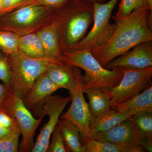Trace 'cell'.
Wrapping results in <instances>:
<instances>
[{"label":"cell","instance_id":"23","mask_svg":"<svg viewBox=\"0 0 152 152\" xmlns=\"http://www.w3.org/2000/svg\"><path fill=\"white\" fill-rule=\"evenodd\" d=\"M19 37L14 33L0 30V50L6 56L19 51Z\"/></svg>","mask_w":152,"mask_h":152},{"label":"cell","instance_id":"34","mask_svg":"<svg viewBox=\"0 0 152 152\" xmlns=\"http://www.w3.org/2000/svg\"><path fill=\"white\" fill-rule=\"evenodd\" d=\"M148 1L150 10H151V11H152V0H148Z\"/></svg>","mask_w":152,"mask_h":152},{"label":"cell","instance_id":"4","mask_svg":"<svg viewBox=\"0 0 152 152\" xmlns=\"http://www.w3.org/2000/svg\"><path fill=\"white\" fill-rule=\"evenodd\" d=\"M63 62L83 69V89L99 87L111 90L116 86L122 78L124 72L119 69H108L103 67L88 50H75L62 54Z\"/></svg>","mask_w":152,"mask_h":152},{"label":"cell","instance_id":"33","mask_svg":"<svg viewBox=\"0 0 152 152\" xmlns=\"http://www.w3.org/2000/svg\"><path fill=\"white\" fill-rule=\"evenodd\" d=\"M86 1H88L92 3L94 2L103 3L106 0H86Z\"/></svg>","mask_w":152,"mask_h":152},{"label":"cell","instance_id":"11","mask_svg":"<svg viewBox=\"0 0 152 152\" xmlns=\"http://www.w3.org/2000/svg\"><path fill=\"white\" fill-rule=\"evenodd\" d=\"M89 137L121 145L142 147L152 152V140L145 137L139 132L131 118L108 130L93 134Z\"/></svg>","mask_w":152,"mask_h":152},{"label":"cell","instance_id":"25","mask_svg":"<svg viewBox=\"0 0 152 152\" xmlns=\"http://www.w3.org/2000/svg\"><path fill=\"white\" fill-rule=\"evenodd\" d=\"M148 6L149 7L148 0H121L118 12L113 18L114 20L124 18L134 11Z\"/></svg>","mask_w":152,"mask_h":152},{"label":"cell","instance_id":"8","mask_svg":"<svg viewBox=\"0 0 152 152\" xmlns=\"http://www.w3.org/2000/svg\"><path fill=\"white\" fill-rule=\"evenodd\" d=\"M1 108L12 116L18 125L22 135L19 151H31L35 143L34 136L43 117L36 119L25 105L23 100L13 94L10 91Z\"/></svg>","mask_w":152,"mask_h":152},{"label":"cell","instance_id":"19","mask_svg":"<svg viewBox=\"0 0 152 152\" xmlns=\"http://www.w3.org/2000/svg\"><path fill=\"white\" fill-rule=\"evenodd\" d=\"M133 115L109 109L94 118L90 128L89 137L94 133L108 130Z\"/></svg>","mask_w":152,"mask_h":152},{"label":"cell","instance_id":"26","mask_svg":"<svg viewBox=\"0 0 152 152\" xmlns=\"http://www.w3.org/2000/svg\"><path fill=\"white\" fill-rule=\"evenodd\" d=\"M37 0H1L0 15L33 4Z\"/></svg>","mask_w":152,"mask_h":152},{"label":"cell","instance_id":"12","mask_svg":"<svg viewBox=\"0 0 152 152\" xmlns=\"http://www.w3.org/2000/svg\"><path fill=\"white\" fill-rule=\"evenodd\" d=\"M152 67V41L136 45L124 54L109 63L105 68L141 69Z\"/></svg>","mask_w":152,"mask_h":152},{"label":"cell","instance_id":"17","mask_svg":"<svg viewBox=\"0 0 152 152\" xmlns=\"http://www.w3.org/2000/svg\"><path fill=\"white\" fill-rule=\"evenodd\" d=\"M68 152H85V146L78 128L70 121L59 119L57 123Z\"/></svg>","mask_w":152,"mask_h":152},{"label":"cell","instance_id":"21","mask_svg":"<svg viewBox=\"0 0 152 152\" xmlns=\"http://www.w3.org/2000/svg\"><path fill=\"white\" fill-rule=\"evenodd\" d=\"M85 152H143L142 147L121 145L109 142L99 141L88 138L83 142Z\"/></svg>","mask_w":152,"mask_h":152},{"label":"cell","instance_id":"16","mask_svg":"<svg viewBox=\"0 0 152 152\" xmlns=\"http://www.w3.org/2000/svg\"><path fill=\"white\" fill-rule=\"evenodd\" d=\"M37 34L42 45L46 56L63 62L56 21L40 30Z\"/></svg>","mask_w":152,"mask_h":152},{"label":"cell","instance_id":"32","mask_svg":"<svg viewBox=\"0 0 152 152\" xmlns=\"http://www.w3.org/2000/svg\"><path fill=\"white\" fill-rule=\"evenodd\" d=\"M13 126L11 129H7V128L4 127L0 125V140L3 139V138L5 137L6 136L9 134L12 130Z\"/></svg>","mask_w":152,"mask_h":152},{"label":"cell","instance_id":"10","mask_svg":"<svg viewBox=\"0 0 152 152\" xmlns=\"http://www.w3.org/2000/svg\"><path fill=\"white\" fill-rule=\"evenodd\" d=\"M76 84L72 96V103L60 119H66L75 125L80 132L83 143L89 137V129L94 118L84 96L83 75L80 68L75 66Z\"/></svg>","mask_w":152,"mask_h":152},{"label":"cell","instance_id":"13","mask_svg":"<svg viewBox=\"0 0 152 152\" xmlns=\"http://www.w3.org/2000/svg\"><path fill=\"white\" fill-rule=\"evenodd\" d=\"M46 73L59 88L66 89L71 96L72 94L76 84L75 66L64 62H58L52 65Z\"/></svg>","mask_w":152,"mask_h":152},{"label":"cell","instance_id":"5","mask_svg":"<svg viewBox=\"0 0 152 152\" xmlns=\"http://www.w3.org/2000/svg\"><path fill=\"white\" fill-rule=\"evenodd\" d=\"M10 69V91L23 99L37 79L52 65L60 61L49 58H36L18 51L7 56Z\"/></svg>","mask_w":152,"mask_h":152},{"label":"cell","instance_id":"1","mask_svg":"<svg viewBox=\"0 0 152 152\" xmlns=\"http://www.w3.org/2000/svg\"><path fill=\"white\" fill-rule=\"evenodd\" d=\"M149 7L134 11L127 16L114 19L116 28L105 43L90 50L105 68L112 60L124 54L136 45L152 41V29L148 23Z\"/></svg>","mask_w":152,"mask_h":152},{"label":"cell","instance_id":"3","mask_svg":"<svg viewBox=\"0 0 152 152\" xmlns=\"http://www.w3.org/2000/svg\"><path fill=\"white\" fill-rule=\"evenodd\" d=\"M60 7L30 5L0 15V30L18 36L37 33L56 20Z\"/></svg>","mask_w":152,"mask_h":152},{"label":"cell","instance_id":"24","mask_svg":"<svg viewBox=\"0 0 152 152\" xmlns=\"http://www.w3.org/2000/svg\"><path fill=\"white\" fill-rule=\"evenodd\" d=\"M20 134V130L16 121L11 133L0 140V152L18 151L19 140Z\"/></svg>","mask_w":152,"mask_h":152},{"label":"cell","instance_id":"29","mask_svg":"<svg viewBox=\"0 0 152 152\" xmlns=\"http://www.w3.org/2000/svg\"><path fill=\"white\" fill-rule=\"evenodd\" d=\"M16 120L4 109L0 108V125L7 129H11Z\"/></svg>","mask_w":152,"mask_h":152},{"label":"cell","instance_id":"30","mask_svg":"<svg viewBox=\"0 0 152 152\" xmlns=\"http://www.w3.org/2000/svg\"><path fill=\"white\" fill-rule=\"evenodd\" d=\"M69 0H37L33 5H42L58 8L64 4Z\"/></svg>","mask_w":152,"mask_h":152},{"label":"cell","instance_id":"28","mask_svg":"<svg viewBox=\"0 0 152 152\" xmlns=\"http://www.w3.org/2000/svg\"><path fill=\"white\" fill-rule=\"evenodd\" d=\"M0 80L4 85L10 88V69L7 57L0 51Z\"/></svg>","mask_w":152,"mask_h":152},{"label":"cell","instance_id":"7","mask_svg":"<svg viewBox=\"0 0 152 152\" xmlns=\"http://www.w3.org/2000/svg\"><path fill=\"white\" fill-rule=\"evenodd\" d=\"M72 97H64L59 95H51L37 104L33 108L34 115L37 117L48 115L49 121L45 124L38 136L32 152L48 151L50 139L60 116L66 106L72 101Z\"/></svg>","mask_w":152,"mask_h":152},{"label":"cell","instance_id":"15","mask_svg":"<svg viewBox=\"0 0 152 152\" xmlns=\"http://www.w3.org/2000/svg\"><path fill=\"white\" fill-rule=\"evenodd\" d=\"M113 109L121 113L134 115L142 112L152 113V87L128 100L112 106Z\"/></svg>","mask_w":152,"mask_h":152},{"label":"cell","instance_id":"6","mask_svg":"<svg viewBox=\"0 0 152 152\" xmlns=\"http://www.w3.org/2000/svg\"><path fill=\"white\" fill-rule=\"evenodd\" d=\"M118 2V0H110L106 3H93L94 16L92 28L76 45L73 50H91L101 46L108 40L116 28L115 23H111L110 19Z\"/></svg>","mask_w":152,"mask_h":152},{"label":"cell","instance_id":"20","mask_svg":"<svg viewBox=\"0 0 152 152\" xmlns=\"http://www.w3.org/2000/svg\"><path fill=\"white\" fill-rule=\"evenodd\" d=\"M18 48L19 51L28 57L36 58H48L37 33L19 36Z\"/></svg>","mask_w":152,"mask_h":152},{"label":"cell","instance_id":"14","mask_svg":"<svg viewBox=\"0 0 152 152\" xmlns=\"http://www.w3.org/2000/svg\"><path fill=\"white\" fill-rule=\"evenodd\" d=\"M58 89V87L50 80L45 72L37 79L22 100L25 105L31 111L36 105Z\"/></svg>","mask_w":152,"mask_h":152},{"label":"cell","instance_id":"35","mask_svg":"<svg viewBox=\"0 0 152 152\" xmlns=\"http://www.w3.org/2000/svg\"><path fill=\"white\" fill-rule=\"evenodd\" d=\"M1 0H0V4H1Z\"/></svg>","mask_w":152,"mask_h":152},{"label":"cell","instance_id":"2","mask_svg":"<svg viewBox=\"0 0 152 152\" xmlns=\"http://www.w3.org/2000/svg\"><path fill=\"white\" fill-rule=\"evenodd\" d=\"M93 3L69 0L60 7L56 21L62 54L73 50L85 36L93 21Z\"/></svg>","mask_w":152,"mask_h":152},{"label":"cell","instance_id":"9","mask_svg":"<svg viewBox=\"0 0 152 152\" xmlns=\"http://www.w3.org/2000/svg\"><path fill=\"white\" fill-rule=\"evenodd\" d=\"M121 70L124 72L122 78L116 86L108 91L112 106L136 96L152 85V67Z\"/></svg>","mask_w":152,"mask_h":152},{"label":"cell","instance_id":"22","mask_svg":"<svg viewBox=\"0 0 152 152\" xmlns=\"http://www.w3.org/2000/svg\"><path fill=\"white\" fill-rule=\"evenodd\" d=\"M131 119L139 132L145 137L152 140V113H138Z\"/></svg>","mask_w":152,"mask_h":152},{"label":"cell","instance_id":"31","mask_svg":"<svg viewBox=\"0 0 152 152\" xmlns=\"http://www.w3.org/2000/svg\"><path fill=\"white\" fill-rule=\"evenodd\" d=\"M10 92V89L4 85L0 84V108Z\"/></svg>","mask_w":152,"mask_h":152},{"label":"cell","instance_id":"18","mask_svg":"<svg viewBox=\"0 0 152 152\" xmlns=\"http://www.w3.org/2000/svg\"><path fill=\"white\" fill-rule=\"evenodd\" d=\"M83 90L88 98L89 107L94 118L111 109L112 101L109 94V90L91 87Z\"/></svg>","mask_w":152,"mask_h":152},{"label":"cell","instance_id":"27","mask_svg":"<svg viewBox=\"0 0 152 152\" xmlns=\"http://www.w3.org/2000/svg\"><path fill=\"white\" fill-rule=\"evenodd\" d=\"M52 135V142L49 145L48 152H68L62 135L58 125L56 126Z\"/></svg>","mask_w":152,"mask_h":152}]
</instances>
